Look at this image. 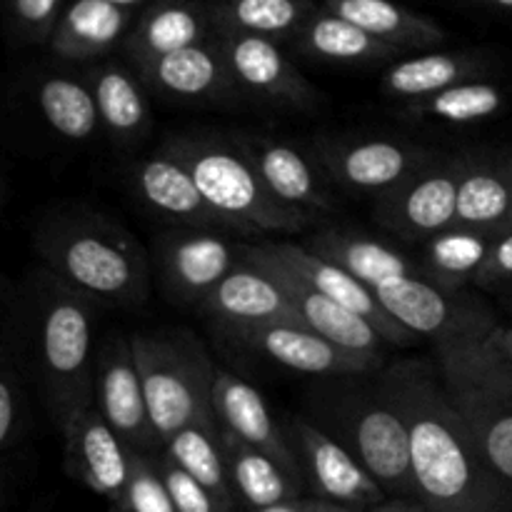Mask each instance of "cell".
<instances>
[{"label": "cell", "mask_w": 512, "mask_h": 512, "mask_svg": "<svg viewBox=\"0 0 512 512\" xmlns=\"http://www.w3.org/2000/svg\"><path fill=\"white\" fill-rule=\"evenodd\" d=\"M375 388L408 430L418 503L430 512H512V495L480 458L435 360H398Z\"/></svg>", "instance_id": "1"}, {"label": "cell", "mask_w": 512, "mask_h": 512, "mask_svg": "<svg viewBox=\"0 0 512 512\" xmlns=\"http://www.w3.org/2000/svg\"><path fill=\"white\" fill-rule=\"evenodd\" d=\"M250 248L263 255V258L273 260L283 270H288L300 283L318 290L320 295L335 300L338 305L348 308L350 313L363 318L365 323L373 325L388 345H410L415 340L410 330H405L403 325L390 318L388 310L383 308L378 295L368 285L355 280L353 275L345 273L343 268L333 265L330 260L315 255L305 245L288 243V240H265V243L250 245Z\"/></svg>", "instance_id": "15"}, {"label": "cell", "mask_w": 512, "mask_h": 512, "mask_svg": "<svg viewBox=\"0 0 512 512\" xmlns=\"http://www.w3.org/2000/svg\"><path fill=\"white\" fill-rule=\"evenodd\" d=\"M163 455H168L180 470H185L190 478L205 485L210 493L218 495L225 505H230V508L238 505L233 488H230L228 470H225L220 428L195 425V428L180 430L163 445Z\"/></svg>", "instance_id": "37"}, {"label": "cell", "mask_w": 512, "mask_h": 512, "mask_svg": "<svg viewBox=\"0 0 512 512\" xmlns=\"http://www.w3.org/2000/svg\"><path fill=\"white\" fill-rule=\"evenodd\" d=\"M93 405L135 453L163 448L150 420L130 338L125 335L113 333L100 343L93 375Z\"/></svg>", "instance_id": "12"}, {"label": "cell", "mask_w": 512, "mask_h": 512, "mask_svg": "<svg viewBox=\"0 0 512 512\" xmlns=\"http://www.w3.org/2000/svg\"><path fill=\"white\" fill-rule=\"evenodd\" d=\"M473 3L485 5V8H495V10H512V0H473Z\"/></svg>", "instance_id": "47"}, {"label": "cell", "mask_w": 512, "mask_h": 512, "mask_svg": "<svg viewBox=\"0 0 512 512\" xmlns=\"http://www.w3.org/2000/svg\"><path fill=\"white\" fill-rule=\"evenodd\" d=\"M323 8L350 20L398 53L433 48L448 38L443 25L395 0H325Z\"/></svg>", "instance_id": "29"}, {"label": "cell", "mask_w": 512, "mask_h": 512, "mask_svg": "<svg viewBox=\"0 0 512 512\" xmlns=\"http://www.w3.org/2000/svg\"><path fill=\"white\" fill-rule=\"evenodd\" d=\"M38 108L45 123L73 143L93 140L103 130L88 80L50 75L38 88Z\"/></svg>", "instance_id": "36"}, {"label": "cell", "mask_w": 512, "mask_h": 512, "mask_svg": "<svg viewBox=\"0 0 512 512\" xmlns=\"http://www.w3.org/2000/svg\"><path fill=\"white\" fill-rule=\"evenodd\" d=\"M155 465H158L160 475H163L165 485H168V493L178 512H235V508L225 505L205 485H200L185 470H180L168 455H155Z\"/></svg>", "instance_id": "39"}, {"label": "cell", "mask_w": 512, "mask_h": 512, "mask_svg": "<svg viewBox=\"0 0 512 512\" xmlns=\"http://www.w3.org/2000/svg\"><path fill=\"white\" fill-rule=\"evenodd\" d=\"M225 470L235 500L248 510H263L270 505L300 498V475L290 473L273 455L240 443L230 433L220 430Z\"/></svg>", "instance_id": "30"}, {"label": "cell", "mask_w": 512, "mask_h": 512, "mask_svg": "<svg viewBox=\"0 0 512 512\" xmlns=\"http://www.w3.org/2000/svg\"><path fill=\"white\" fill-rule=\"evenodd\" d=\"M210 403H213L215 423L223 433H230L250 448L273 455L290 473L303 478V470L295 458L288 433L280 428L275 415L270 413L268 400L255 385H250L248 380L230 373V370L215 368Z\"/></svg>", "instance_id": "18"}, {"label": "cell", "mask_w": 512, "mask_h": 512, "mask_svg": "<svg viewBox=\"0 0 512 512\" xmlns=\"http://www.w3.org/2000/svg\"><path fill=\"white\" fill-rule=\"evenodd\" d=\"M135 70L145 88L183 103H225L238 95L215 38L210 43L155 58Z\"/></svg>", "instance_id": "21"}, {"label": "cell", "mask_w": 512, "mask_h": 512, "mask_svg": "<svg viewBox=\"0 0 512 512\" xmlns=\"http://www.w3.org/2000/svg\"><path fill=\"white\" fill-rule=\"evenodd\" d=\"M370 512H430L423 503H418L415 498H393L385 500V503L375 505Z\"/></svg>", "instance_id": "44"}, {"label": "cell", "mask_w": 512, "mask_h": 512, "mask_svg": "<svg viewBox=\"0 0 512 512\" xmlns=\"http://www.w3.org/2000/svg\"><path fill=\"white\" fill-rule=\"evenodd\" d=\"M508 170H510V183H512V150H508Z\"/></svg>", "instance_id": "49"}, {"label": "cell", "mask_w": 512, "mask_h": 512, "mask_svg": "<svg viewBox=\"0 0 512 512\" xmlns=\"http://www.w3.org/2000/svg\"><path fill=\"white\" fill-rule=\"evenodd\" d=\"M483 348L488 358L498 365L500 373L512 383V325H495L483 338Z\"/></svg>", "instance_id": "43"}, {"label": "cell", "mask_w": 512, "mask_h": 512, "mask_svg": "<svg viewBox=\"0 0 512 512\" xmlns=\"http://www.w3.org/2000/svg\"><path fill=\"white\" fill-rule=\"evenodd\" d=\"M130 10L105 0H73L60 15L50 45L68 60H90L105 55L125 35Z\"/></svg>", "instance_id": "32"}, {"label": "cell", "mask_w": 512, "mask_h": 512, "mask_svg": "<svg viewBox=\"0 0 512 512\" xmlns=\"http://www.w3.org/2000/svg\"><path fill=\"white\" fill-rule=\"evenodd\" d=\"M208 10L215 33L258 35L278 43L295 38L318 5L313 0H210Z\"/></svg>", "instance_id": "33"}, {"label": "cell", "mask_w": 512, "mask_h": 512, "mask_svg": "<svg viewBox=\"0 0 512 512\" xmlns=\"http://www.w3.org/2000/svg\"><path fill=\"white\" fill-rule=\"evenodd\" d=\"M438 155L403 138H320L313 143V160L340 188L355 195H380L398 188Z\"/></svg>", "instance_id": "8"}, {"label": "cell", "mask_w": 512, "mask_h": 512, "mask_svg": "<svg viewBox=\"0 0 512 512\" xmlns=\"http://www.w3.org/2000/svg\"><path fill=\"white\" fill-rule=\"evenodd\" d=\"M200 308L223 333L270 323H300L278 280L265 268L245 260V255Z\"/></svg>", "instance_id": "19"}, {"label": "cell", "mask_w": 512, "mask_h": 512, "mask_svg": "<svg viewBox=\"0 0 512 512\" xmlns=\"http://www.w3.org/2000/svg\"><path fill=\"white\" fill-rule=\"evenodd\" d=\"M65 440V465L78 483L110 505L123 500L130 478L133 448L105 423L93 403L78 408L60 423Z\"/></svg>", "instance_id": "17"}, {"label": "cell", "mask_w": 512, "mask_h": 512, "mask_svg": "<svg viewBox=\"0 0 512 512\" xmlns=\"http://www.w3.org/2000/svg\"><path fill=\"white\" fill-rule=\"evenodd\" d=\"M305 248L343 268L373 293L420 273L418 265L410 263L403 253L355 230H320L305 243Z\"/></svg>", "instance_id": "27"}, {"label": "cell", "mask_w": 512, "mask_h": 512, "mask_svg": "<svg viewBox=\"0 0 512 512\" xmlns=\"http://www.w3.org/2000/svg\"><path fill=\"white\" fill-rule=\"evenodd\" d=\"M130 348L160 443L195 425L218 428L210 403L218 365L193 333L145 330L130 335Z\"/></svg>", "instance_id": "4"}, {"label": "cell", "mask_w": 512, "mask_h": 512, "mask_svg": "<svg viewBox=\"0 0 512 512\" xmlns=\"http://www.w3.org/2000/svg\"><path fill=\"white\" fill-rule=\"evenodd\" d=\"M215 38L208 3L158 0L150 5L133 30L125 35V53L135 68L163 55L210 43Z\"/></svg>", "instance_id": "25"}, {"label": "cell", "mask_w": 512, "mask_h": 512, "mask_svg": "<svg viewBox=\"0 0 512 512\" xmlns=\"http://www.w3.org/2000/svg\"><path fill=\"white\" fill-rule=\"evenodd\" d=\"M240 260L243 248H235L220 230L178 225L155 238L160 285L178 305L200 308Z\"/></svg>", "instance_id": "11"}, {"label": "cell", "mask_w": 512, "mask_h": 512, "mask_svg": "<svg viewBox=\"0 0 512 512\" xmlns=\"http://www.w3.org/2000/svg\"><path fill=\"white\" fill-rule=\"evenodd\" d=\"M305 512H363V510H355V508H345V505H335L328 503V500H305Z\"/></svg>", "instance_id": "45"}, {"label": "cell", "mask_w": 512, "mask_h": 512, "mask_svg": "<svg viewBox=\"0 0 512 512\" xmlns=\"http://www.w3.org/2000/svg\"><path fill=\"white\" fill-rule=\"evenodd\" d=\"M458 225L495 238L512 230L508 150L460 153Z\"/></svg>", "instance_id": "24"}, {"label": "cell", "mask_w": 512, "mask_h": 512, "mask_svg": "<svg viewBox=\"0 0 512 512\" xmlns=\"http://www.w3.org/2000/svg\"><path fill=\"white\" fill-rule=\"evenodd\" d=\"M250 512H305V500H288V503H278V505H270V508L263 510H250Z\"/></svg>", "instance_id": "46"}, {"label": "cell", "mask_w": 512, "mask_h": 512, "mask_svg": "<svg viewBox=\"0 0 512 512\" xmlns=\"http://www.w3.org/2000/svg\"><path fill=\"white\" fill-rule=\"evenodd\" d=\"M163 148L183 160L205 203L233 233H298L313 220V215L288 208L270 195L240 140L183 133L170 135Z\"/></svg>", "instance_id": "3"}, {"label": "cell", "mask_w": 512, "mask_h": 512, "mask_svg": "<svg viewBox=\"0 0 512 512\" xmlns=\"http://www.w3.org/2000/svg\"><path fill=\"white\" fill-rule=\"evenodd\" d=\"M318 425L365 465L393 498H415L408 430L378 388L338 385L313 395Z\"/></svg>", "instance_id": "6"}, {"label": "cell", "mask_w": 512, "mask_h": 512, "mask_svg": "<svg viewBox=\"0 0 512 512\" xmlns=\"http://www.w3.org/2000/svg\"><path fill=\"white\" fill-rule=\"evenodd\" d=\"M128 183L143 205L163 218L175 220L185 228L228 230L223 220L205 203L203 193L195 185L193 175L183 160L160 145L153 155L130 165Z\"/></svg>", "instance_id": "20"}, {"label": "cell", "mask_w": 512, "mask_h": 512, "mask_svg": "<svg viewBox=\"0 0 512 512\" xmlns=\"http://www.w3.org/2000/svg\"><path fill=\"white\" fill-rule=\"evenodd\" d=\"M215 43L223 53L238 93L253 95L255 100H263L275 108L305 110L318 105V90L290 63L275 40L258 38V35L215 33Z\"/></svg>", "instance_id": "14"}, {"label": "cell", "mask_w": 512, "mask_h": 512, "mask_svg": "<svg viewBox=\"0 0 512 512\" xmlns=\"http://www.w3.org/2000/svg\"><path fill=\"white\" fill-rule=\"evenodd\" d=\"M105 3H113V5H120V8H133V5L143 3V0H105Z\"/></svg>", "instance_id": "48"}, {"label": "cell", "mask_w": 512, "mask_h": 512, "mask_svg": "<svg viewBox=\"0 0 512 512\" xmlns=\"http://www.w3.org/2000/svg\"><path fill=\"white\" fill-rule=\"evenodd\" d=\"M475 285H483V288H510L512 285V230L498 235V238L493 240L488 260H485Z\"/></svg>", "instance_id": "41"}, {"label": "cell", "mask_w": 512, "mask_h": 512, "mask_svg": "<svg viewBox=\"0 0 512 512\" xmlns=\"http://www.w3.org/2000/svg\"><path fill=\"white\" fill-rule=\"evenodd\" d=\"M98 348L95 305L53 278L40 295L38 363L58 425L70 413L93 403Z\"/></svg>", "instance_id": "7"}, {"label": "cell", "mask_w": 512, "mask_h": 512, "mask_svg": "<svg viewBox=\"0 0 512 512\" xmlns=\"http://www.w3.org/2000/svg\"><path fill=\"white\" fill-rule=\"evenodd\" d=\"M245 260L260 265V268L268 270L275 280L280 283V288L285 290L288 300L293 303L295 313H298L300 323L305 328H310L313 333H318L320 338L330 340V343L340 345L345 350H353V353L363 355H383V348L388 343L383 340V335L373 328L370 323H365L363 318H358L355 313H350L348 308L338 305L335 300L325 298L318 290L308 288L305 283H300L295 275H290L288 270H283L280 265H275L273 260L263 258L260 253H255L250 245L243 248Z\"/></svg>", "instance_id": "23"}, {"label": "cell", "mask_w": 512, "mask_h": 512, "mask_svg": "<svg viewBox=\"0 0 512 512\" xmlns=\"http://www.w3.org/2000/svg\"><path fill=\"white\" fill-rule=\"evenodd\" d=\"M375 295L395 323L413 335L430 338L435 345L460 338H483L498 325L488 305L463 293L438 288L423 278V273L380 288Z\"/></svg>", "instance_id": "9"}, {"label": "cell", "mask_w": 512, "mask_h": 512, "mask_svg": "<svg viewBox=\"0 0 512 512\" xmlns=\"http://www.w3.org/2000/svg\"><path fill=\"white\" fill-rule=\"evenodd\" d=\"M285 433L293 445L300 470L308 475L320 500L355 510H373L375 505L388 500L385 498L388 493L375 483L365 465L318 423L293 418Z\"/></svg>", "instance_id": "13"}, {"label": "cell", "mask_w": 512, "mask_h": 512, "mask_svg": "<svg viewBox=\"0 0 512 512\" xmlns=\"http://www.w3.org/2000/svg\"><path fill=\"white\" fill-rule=\"evenodd\" d=\"M20 415V393L13 373L0 368V448L10 443Z\"/></svg>", "instance_id": "42"}, {"label": "cell", "mask_w": 512, "mask_h": 512, "mask_svg": "<svg viewBox=\"0 0 512 512\" xmlns=\"http://www.w3.org/2000/svg\"><path fill=\"white\" fill-rule=\"evenodd\" d=\"M240 145L250 155L260 180L275 200L308 215L335 205L320 165L298 148L263 135H245L240 138Z\"/></svg>", "instance_id": "22"}, {"label": "cell", "mask_w": 512, "mask_h": 512, "mask_svg": "<svg viewBox=\"0 0 512 512\" xmlns=\"http://www.w3.org/2000/svg\"><path fill=\"white\" fill-rule=\"evenodd\" d=\"M115 508L123 512H178L168 493V485L155 465V455L133 453L128 485H125L123 500Z\"/></svg>", "instance_id": "38"}, {"label": "cell", "mask_w": 512, "mask_h": 512, "mask_svg": "<svg viewBox=\"0 0 512 512\" xmlns=\"http://www.w3.org/2000/svg\"><path fill=\"white\" fill-rule=\"evenodd\" d=\"M225 335L253 353L265 355L280 368L300 375H315V378H353V375L373 373L383 365V358L378 355L340 348L305 328L303 323H270Z\"/></svg>", "instance_id": "16"}, {"label": "cell", "mask_w": 512, "mask_h": 512, "mask_svg": "<svg viewBox=\"0 0 512 512\" xmlns=\"http://www.w3.org/2000/svg\"><path fill=\"white\" fill-rule=\"evenodd\" d=\"M60 5L63 0H10L15 23L33 40H45L53 35L60 15H63Z\"/></svg>", "instance_id": "40"}, {"label": "cell", "mask_w": 512, "mask_h": 512, "mask_svg": "<svg viewBox=\"0 0 512 512\" xmlns=\"http://www.w3.org/2000/svg\"><path fill=\"white\" fill-rule=\"evenodd\" d=\"M110 512H123L120 508H115V505H110Z\"/></svg>", "instance_id": "50"}, {"label": "cell", "mask_w": 512, "mask_h": 512, "mask_svg": "<svg viewBox=\"0 0 512 512\" xmlns=\"http://www.w3.org/2000/svg\"><path fill=\"white\" fill-rule=\"evenodd\" d=\"M483 338L435 345V363L480 458L512 495V383L488 358Z\"/></svg>", "instance_id": "5"}, {"label": "cell", "mask_w": 512, "mask_h": 512, "mask_svg": "<svg viewBox=\"0 0 512 512\" xmlns=\"http://www.w3.org/2000/svg\"><path fill=\"white\" fill-rule=\"evenodd\" d=\"M458 178L460 155H438L375 200V220L398 238L428 243L458 225Z\"/></svg>", "instance_id": "10"}, {"label": "cell", "mask_w": 512, "mask_h": 512, "mask_svg": "<svg viewBox=\"0 0 512 512\" xmlns=\"http://www.w3.org/2000/svg\"><path fill=\"white\" fill-rule=\"evenodd\" d=\"M40 248L53 278L93 305L135 308L148 300V255L115 220L100 215L63 220L40 238Z\"/></svg>", "instance_id": "2"}, {"label": "cell", "mask_w": 512, "mask_h": 512, "mask_svg": "<svg viewBox=\"0 0 512 512\" xmlns=\"http://www.w3.org/2000/svg\"><path fill=\"white\" fill-rule=\"evenodd\" d=\"M305 58L335 65H378L398 58V50L380 43L350 20L318 8L293 38Z\"/></svg>", "instance_id": "31"}, {"label": "cell", "mask_w": 512, "mask_h": 512, "mask_svg": "<svg viewBox=\"0 0 512 512\" xmlns=\"http://www.w3.org/2000/svg\"><path fill=\"white\" fill-rule=\"evenodd\" d=\"M493 240L495 235L453 225L425 243L420 273L438 288L460 293L465 285L478 280Z\"/></svg>", "instance_id": "34"}, {"label": "cell", "mask_w": 512, "mask_h": 512, "mask_svg": "<svg viewBox=\"0 0 512 512\" xmlns=\"http://www.w3.org/2000/svg\"><path fill=\"white\" fill-rule=\"evenodd\" d=\"M510 308H512V300H510Z\"/></svg>", "instance_id": "51"}, {"label": "cell", "mask_w": 512, "mask_h": 512, "mask_svg": "<svg viewBox=\"0 0 512 512\" xmlns=\"http://www.w3.org/2000/svg\"><path fill=\"white\" fill-rule=\"evenodd\" d=\"M508 105V95L493 80H468L430 98L405 103L403 113L410 120H435L450 125H473L500 115Z\"/></svg>", "instance_id": "35"}, {"label": "cell", "mask_w": 512, "mask_h": 512, "mask_svg": "<svg viewBox=\"0 0 512 512\" xmlns=\"http://www.w3.org/2000/svg\"><path fill=\"white\" fill-rule=\"evenodd\" d=\"M490 70V58L473 50H435L390 63L383 75V93L400 103L430 98L435 93L483 80Z\"/></svg>", "instance_id": "26"}, {"label": "cell", "mask_w": 512, "mask_h": 512, "mask_svg": "<svg viewBox=\"0 0 512 512\" xmlns=\"http://www.w3.org/2000/svg\"><path fill=\"white\" fill-rule=\"evenodd\" d=\"M88 85L98 105L100 128L120 148H133L150 133V115L145 85L133 70L108 60L90 70Z\"/></svg>", "instance_id": "28"}]
</instances>
